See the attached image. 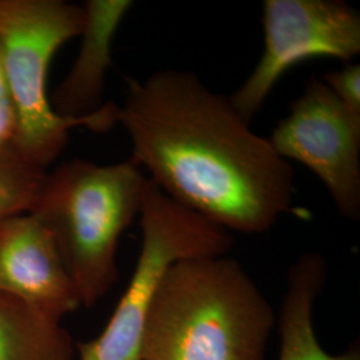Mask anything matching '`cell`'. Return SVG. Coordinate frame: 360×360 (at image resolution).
<instances>
[{"label":"cell","instance_id":"cell-1","mask_svg":"<svg viewBox=\"0 0 360 360\" xmlns=\"http://www.w3.org/2000/svg\"><path fill=\"white\" fill-rule=\"evenodd\" d=\"M116 123L129 162L181 206L229 232L259 235L294 212L295 169L251 129L230 96L193 71L129 79Z\"/></svg>","mask_w":360,"mask_h":360},{"label":"cell","instance_id":"cell-2","mask_svg":"<svg viewBox=\"0 0 360 360\" xmlns=\"http://www.w3.org/2000/svg\"><path fill=\"white\" fill-rule=\"evenodd\" d=\"M276 314L235 257L172 264L155 292L142 360H264Z\"/></svg>","mask_w":360,"mask_h":360},{"label":"cell","instance_id":"cell-3","mask_svg":"<svg viewBox=\"0 0 360 360\" xmlns=\"http://www.w3.org/2000/svg\"><path fill=\"white\" fill-rule=\"evenodd\" d=\"M150 187L129 160L74 159L46 172L30 212L51 232L82 306H95L114 287L120 236L139 218Z\"/></svg>","mask_w":360,"mask_h":360},{"label":"cell","instance_id":"cell-4","mask_svg":"<svg viewBox=\"0 0 360 360\" xmlns=\"http://www.w3.org/2000/svg\"><path fill=\"white\" fill-rule=\"evenodd\" d=\"M84 26L83 6L65 0H0V49L18 115L13 148L32 167L46 171L65 150L70 131L99 132L91 120L56 115L47 94L52 58Z\"/></svg>","mask_w":360,"mask_h":360},{"label":"cell","instance_id":"cell-5","mask_svg":"<svg viewBox=\"0 0 360 360\" xmlns=\"http://www.w3.org/2000/svg\"><path fill=\"white\" fill-rule=\"evenodd\" d=\"M142 242L119 303L95 339L77 343L79 360H142L143 331L158 285L180 260L229 255L233 233L181 206L154 183L141 214Z\"/></svg>","mask_w":360,"mask_h":360},{"label":"cell","instance_id":"cell-6","mask_svg":"<svg viewBox=\"0 0 360 360\" xmlns=\"http://www.w3.org/2000/svg\"><path fill=\"white\" fill-rule=\"evenodd\" d=\"M262 23V56L230 96L248 123L291 67L318 58L349 63L360 53L359 11L342 0H266Z\"/></svg>","mask_w":360,"mask_h":360},{"label":"cell","instance_id":"cell-7","mask_svg":"<svg viewBox=\"0 0 360 360\" xmlns=\"http://www.w3.org/2000/svg\"><path fill=\"white\" fill-rule=\"evenodd\" d=\"M269 141L284 160L322 181L343 218L359 220L360 115L340 103L322 77H309Z\"/></svg>","mask_w":360,"mask_h":360},{"label":"cell","instance_id":"cell-8","mask_svg":"<svg viewBox=\"0 0 360 360\" xmlns=\"http://www.w3.org/2000/svg\"><path fill=\"white\" fill-rule=\"evenodd\" d=\"M0 294L59 322L82 306L51 232L31 212L0 219Z\"/></svg>","mask_w":360,"mask_h":360},{"label":"cell","instance_id":"cell-9","mask_svg":"<svg viewBox=\"0 0 360 360\" xmlns=\"http://www.w3.org/2000/svg\"><path fill=\"white\" fill-rule=\"evenodd\" d=\"M82 6L84 26L79 35L80 50L50 102L56 115L91 120L102 134L116 124L117 104L104 103V84L112 63V41L134 1L87 0Z\"/></svg>","mask_w":360,"mask_h":360},{"label":"cell","instance_id":"cell-10","mask_svg":"<svg viewBox=\"0 0 360 360\" xmlns=\"http://www.w3.org/2000/svg\"><path fill=\"white\" fill-rule=\"evenodd\" d=\"M327 275V262L319 252H304L291 264L276 316L281 339L279 360H360L359 347L331 355L319 343L314 326V309Z\"/></svg>","mask_w":360,"mask_h":360},{"label":"cell","instance_id":"cell-11","mask_svg":"<svg viewBox=\"0 0 360 360\" xmlns=\"http://www.w3.org/2000/svg\"><path fill=\"white\" fill-rule=\"evenodd\" d=\"M77 343L62 322L0 294V360H74Z\"/></svg>","mask_w":360,"mask_h":360},{"label":"cell","instance_id":"cell-12","mask_svg":"<svg viewBox=\"0 0 360 360\" xmlns=\"http://www.w3.org/2000/svg\"><path fill=\"white\" fill-rule=\"evenodd\" d=\"M46 171L32 167L10 148L0 153V219L30 212Z\"/></svg>","mask_w":360,"mask_h":360},{"label":"cell","instance_id":"cell-13","mask_svg":"<svg viewBox=\"0 0 360 360\" xmlns=\"http://www.w3.org/2000/svg\"><path fill=\"white\" fill-rule=\"evenodd\" d=\"M322 80L340 103L351 112L360 115L359 63H345L339 70L324 74Z\"/></svg>","mask_w":360,"mask_h":360},{"label":"cell","instance_id":"cell-14","mask_svg":"<svg viewBox=\"0 0 360 360\" xmlns=\"http://www.w3.org/2000/svg\"><path fill=\"white\" fill-rule=\"evenodd\" d=\"M18 132V115L11 99L0 101V153L13 148Z\"/></svg>","mask_w":360,"mask_h":360},{"label":"cell","instance_id":"cell-15","mask_svg":"<svg viewBox=\"0 0 360 360\" xmlns=\"http://www.w3.org/2000/svg\"><path fill=\"white\" fill-rule=\"evenodd\" d=\"M4 99H11V95H10V87H8L7 75H6V68L3 63L1 49H0V101H4Z\"/></svg>","mask_w":360,"mask_h":360}]
</instances>
